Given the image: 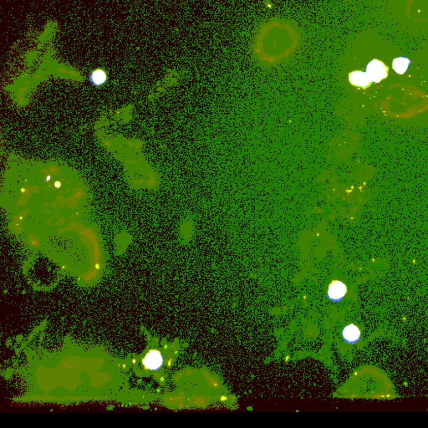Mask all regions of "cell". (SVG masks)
Segmentation results:
<instances>
[{"label":"cell","instance_id":"1","mask_svg":"<svg viewBox=\"0 0 428 428\" xmlns=\"http://www.w3.org/2000/svg\"><path fill=\"white\" fill-rule=\"evenodd\" d=\"M366 74L371 82L378 83L381 80L387 77L388 70L384 64L377 60H374L368 64Z\"/></svg>","mask_w":428,"mask_h":428},{"label":"cell","instance_id":"2","mask_svg":"<svg viewBox=\"0 0 428 428\" xmlns=\"http://www.w3.org/2000/svg\"><path fill=\"white\" fill-rule=\"evenodd\" d=\"M163 357L158 351H151L147 354L143 360L145 367L149 370H158L163 365Z\"/></svg>","mask_w":428,"mask_h":428},{"label":"cell","instance_id":"3","mask_svg":"<svg viewBox=\"0 0 428 428\" xmlns=\"http://www.w3.org/2000/svg\"><path fill=\"white\" fill-rule=\"evenodd\" d=\"M346 294V287L342 282L334 281L329 285L328 296L332 301H340Z\"/></svg>","mask_w":428,"mask_h":428},{"label":"cell","instance_id":"4","mask_svg":"<svg viewBox=\"0 0 428 428\" xmlns=\"http://www.w3.org/2000/svg\"><path fill=\"white\" fill-rule=\"evenodd\" d=\"M350 81L354 86H358V87H362L365 88L367 86H370V79L368 77L366 72L362 71H354L350 75Z\"/></svg>","mask_w":428,"mask_h":428},{"label":"cell","instance_id":"5","mask_svg":"<svg viewBox=\"0 0 428 428\" xmlns=\"http://www.w3.org/2000/svg\"><path fill=\"white\" fill-rule=\"evenodd\" d=\"M342 335L346 342L355 344L359 340L361 331L355 325H349L345 326V329H343Z\"/></svg>","mask_w":428,"mask_h":428},{"label":"cell","instance_id":"6","mask_svg":"<svg viewBox=\"0 0 428 428\" xmlns=\"http://www.w3.org/2000/svg\"><path fill=\"white\" fill-rule=\"evenodd\" d=\"M90 79H91L92 84L95 85V86H101L107 80V75H106V73L104 70L98 69L92 72V74H91V76H90Z\"/></svg>","mask_w":428,"mask_h":428},{"label":"cell","instance_id":"7","mask_svg":"<svg viewBox=\"0 0 428 428\" xmlns=\"http://www.w3.org/2000/svg\"><path fill=\"white\" fill-rule=\"evenodd\" d=\"M410 65L408 59L404 57H398L393 61V69L397 74H404Z\"/></svg>","mask_w":428,"mask_h":428}]
</instances>
